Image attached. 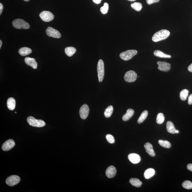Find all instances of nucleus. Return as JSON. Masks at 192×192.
Here are the masks:
<instances>
[{"label":"nucleus","mask_w":192,"mask_h":192,"mask_svg":"<svg viewBox=\"0 0 192 192\" xmlns=\"http://www.w3.org/2000/svg\"><path fill=\"white\" fill-rule=\"evenodd\" d=\"M170 34V31L167 30H160L153 35L152 41L154 42H157L166 39L169 36Z\"/></svg>","instance_id":"obj_1"},{"label":"nucleus","mask_w":192,"mask_h":192,"mask_svg":"<svg viewBox=\"0 0 192 192\" xmlns=\"http://www.w3.org/2000/svg\"><path fill=\"white\" fill-rule=\"evenodd\" d=\"M13 26L17 29H28L30 25L28 23L21 18H18L13 21Z\"/></svg>","instance_id":"obj_2"},{"label":"nucleus","mask_w":192,"mask_h":192,"mask_svg":"<svg viewBox=\"0 0 192 192\" xmlns=\"http://www.w3.org/2000/svg\"><path fill=\"white\" fill-rule=\"evenodd\" d=\"M27 121L29 125L33 127H41L45 126L46 123L41 119H37L33 117L30 116L28 117Z\"/></svg>","instance_id":"obj_3"},{"label":"nucleus","mask_w":192,"mask_h":192,"mask_svg":"<svg viewBox=\"0 0 192 192\" xmlns=\"http://www.w3.org/2000/svg\"><path fill=\"white\" fill-rule=\"evenodd\" d=\"M137 53V51L136 50H128L121 53L119 55V56L121 59L126 61L131 59Z\"/></svg>","instance_id":"obj_4"},{"label":"nucleus","mask_w":192,"mask_h":192,"mask_svg":"<svg viewBox=\"0 0 192 192\" xmlns=\"http://www.w3.org/2000/svg\"><path fill=\"white\" fill-rule=\"evenodd\" d=\"M97 75L99 82L102 81L104 76V64L103 60H99L97 65Z\"/></svg>","instance_id":"obj_5"},{"label":"nucleus","mask_w":192,"mask_h":192,"mask_svg":"<svg viewBox=\"0 0 192 192\" xmlns=\"http://www.w3.org/2000/svg\"><path fill=\"white\" fill-rule=\"evenodd\" d=\"M137 74L134 70H129L124 75V80L125 81L129 82H135L137 79Z\"/></svg>","instance_id":"obj_6"},{"label":"nucleus","mask_w":192,"mask_h":192,"mask_svg":"<svg viewBox=\"0 0 192 192\" xmlns=\"http://www.w3.org/2000/svg\"><path fill=\"white\" fill-rule=\"evenodd\" d=\"M40 17L42 21L48 22L53 21L54 18V16L53 13L49 11H43L40 13Z\"/></svg>","instance_id":"obj_7"},{"label":"nucleus","mask_w":192,"mask_h":192,"mask_svg":"<svg viewBox=\"0 0 192 192\" xmlns=\"http://www.w3.org/2000/svg\"><path fill=\"white\" fill-rule=\"evenodd\" d=\"M21 181V178L17 176L13 175L9 177L6 180V183L10 186L17 184Z\"/></svg>","instance_id":"obj_8"},{"label":"nucleus","mask_w":192,"mask_h":192,"mask_svg":"<svg viewBox=\"0 0 192 192\" xmlns=\"http://www.w3.org/2000/svg\"><path fill=\"white\" fill-rule=\"evenodd\" d=\"M46 33L48 36L55 38H60L61 37V35L59 31L50 27H48L47 28Z\"/></svg>","instance_id":"obj_9"},{"label":"nucleus","mask_w":192,"mask_h":192,"mask_svg":"<svg viewBox=\"0 0 192 192\" xmlns=\"http://www.w3.org/2000/svg\"><path fill=\"white\" fill-rule=\"evenodd\" d=\"M89 112L88 106L86 104H84L81 107L80 110V114L81 118L85 119L88 117Z\"/></svg>","instance_id":"obj_10"},{"label":"nucleus","mask_w":192,"mask_h":192,"mask_svg":"<svg viewBox=\"0 0 192 192\" xmlns=\"http://www.w3.org/2000/svg\"><path fill=\"white\" fill-rule=\"evenodd\" d=\"M157 64L158 65V69L161 71L168 72L171 70V64L166 62L158 61Z\"/></svg>","instance_id":"obj_11"},{"label":"nucleus","mask_w":192,"mask_h":192,"mask_svg":"<svg viewBox=\"0 0 192 192\" xmlns=\"http://www.w3.org/2000/svg\"><path fill=\"white\" fill-rule=\"evenodd\" d=\"M15 142L13 140L9 139L8 140L3 144L2 146V149L3 151H8L10 150L15 146Z\"/></svg>","instance_id":"obj_12"},{"label":"nucleus","mask_w":192,"mask_h":192,"mask_svg":"<svg viewBox=\"0 0 192 192\" xmlns=\"http://www.w3.org/2000/svg\"><path fill=\"white\" fill-rule=\"evenodd\" d=\"M117 172V169L114 166H111L108 167L106 170V175L108 178H112L115 176Z\"/></svg>","instance_id":"obj_13"},{"label":"nucleus","mask_w":192,"mask_h":192,"mask_svg":"<svg viewBox=\"0 0 192 192\" xmlns=\"http://www.w3.org/2000/svg\"><path fill=\"white\" fill-rule=\"evenodd\" d=\"M129 161L133 164H136L141 161V158L139 154L136 153H131L128 156Z\"/></svg>","instance_id":"obj_14"},{"label":"nucleus","mask_w":192,"mask_h":192,"mask_svg":"<svg viewBox=\"0 0 192 192\" xmlns=\"http://www.w3.org/2000/svg\"><path fill=\"white\" fill-rule=\"evenodd\" d=\"M25 61L27 65L31 67L33 69L37 68L38 63L34 58L26 57L25 58Z\"/></svg>","instance_id":"obj_15"},{"label":"nucleus","mask_w":192,"mask_h":192,"mask_svg":"<svg viewBox=\"0 0 192 192\" xmlns=\"http://www.w3.org/2000/svg\"><path fill=\"white\" fill-rule=\"evenodd\" d=\"M144 147L146 150V152L148 153L152 157L156 155L152 145L149 142H147L144 145Z\"/></svg>","instance_id":"obj_16"},{"label":"nucleus","mask_w":192,"mask_h":192,"mask_svg":"<svg viewBox=\"0 0 192 192\" xmlns=\"http://www.w3.org/2000/svg\"><path fill=\"white\" fill-rule=\"evenodd\" d=\"M7 106L10 110H13L16 108V101L13 97H10L7 101Z\"/></svg>","instance_id":"obj_17"},{"label":"nucleus","mask_w":192,"mask_h":192,"mask_svg":"<svg viewBox=\"0 0 192 192\" xmlns=\"http://www.w3.org/2000/svg\"><path fill=\"white\" fill-rule=\"evenodd\" d=\"M134 111L131 109H128L126 112V114L123 116L122 119L124 121H127L129 120L134 114Z\"/></svg>","instance_id":"obj_18"},{"label":"nucleus","mask_w":192,"mask_h":192,"mask_svg":"<svg viewBox=\"0 0 192 192\" xmlns=\"http://www.w3.org/2000/svg\"><path fill=\"white\" fill-rule=\"evenodd\" d=\"M18 53L21 56H24L30 54L32 53V50L27 47H23L18 50Z\"/></svg>","instance_id":"obj_19"},{"label":"nucleus","mask_w":192,"mask_h":192,"mask_svg":"<svg viewBox=\"0 0 192 192\" xmlns=\"http://www.w3.org/2000/svg\"><path fill=\"white\" fill-rule=\"evenodd\" d=\"M166 129L168 132L171 134H176L175 131L176 129L175 128L174 124L171 121H168L166 123Z\"/></svg>","instance_id":"obj_20"},{"label":"nucleus","mask_w":192,"mask_h":192,"mask_svg":"<svg viewBox=\"0 0 192 192\" xmlns=\"http://www.w3.org/2000/svg\"><path fill=\"white\" fill-rule=\"evenodd\" d=\"M155 171L153 168H149L146 170L144 173V177L146 179H149L154 176Z\"/></svg>","instance_id":"obj_21"},{"label":"nucleus","mask_w":192,"mask_h":192,"mask_svg":"<svg viewBox=\"0 0 192 192\" xmlns=\"http://www.w3.org/2000/svg\"><path fill=\"white\" fill-rule=\"evenodd\" d=\"M76 50V48L74 47H68L65 48V53L67 56L71 57L75 54Z\"/></svg>","instance_id":"obj_22"},{"label":"nucleus","mask_w":192,"mask_h":192,"mask_svg":"<svg viewBox=\"0 0 192 192\" xmlns=\"http://www.w3.org/2000/svg\"><path fill=\"white\" fill-rule=\"evenodd\" d=\"M155 56L160 57V58H171V56L169 55L166 54L162 51L159 50H155L154 52Z\"/></svg>","instance_id":"obj_23"},{"label":"nucleus","mask_w":192,"mask_h":192,"mask_svg":"<svg viewBox=\"0 0 192 192\" xmlns=\"http://www.w3.org/2000/svg\"><path fill=\"white\" fill-rule=\"evenodd\" d=\"M129 182L133 186L137 188L140 187L142 184V182L137 178H131L129 180Z\"/></svg>","instance_id":"obj_24"},{"label":"nucleus","mask_w":192,"mask_h":192,"mask_svg":"<svg viewBox=\"0 0 192 192\" xmlns=\"http://www.w3.org/2000/svg\"><path fill=\"white\" fill-rule=\"evenodd\" d=\"M148 115V112L147 110H144L141 114L137 120L138 124L142 123L145 120Z\"/></svg>","instance_id":"obj_25"},{"label":"nucleus","mask_w":192,"mask_h":192,"mask_svg":"<svg viewBox=\"0 0 192 192\" xmlns=\"http://www.w3.org/2000/svg\"><path fill=\"white\" fill-rule=\"evenodd\" d=\"M113 112V107L112 105L109 106L105 109L104 113V116L106 117H110L112 116Z\"/></svg>","instance_id":"obj_26"},{"label":"nucleus","mask_w":192,"mask_h":192,"mask_svg":"<svg viewBox=\"0 0 192 192\" xmlns=\"http://www.w3.org/2000/svg\"><path fill=\"white\" fill-rule=\"evenodd\" d=\"M188 90L186 89L182 90L180 93V97L181 100L183 101L186 100L188 97Z\"/></svg>","instance_id":"obj_27"},{"label":"nucleus","mask_w":192,"mask_h":192,"mask_svg":"<svg viewBox=\"0 0 192 192\" xmlns=\"http://www.w3.org/2000/svg\"><path fill=\"white\" fill-rule=\"evenodd\" d=\"M158 143L161 146L166 149H169L171 147V143L168 141L159 140L158 141Z\"/></svg>","instance_id":"obj_28"},{"label":"nucleus","mask_w":192,"mask_h":192,"mask_svg":"<svg viewBox=\"0 0 192 192\" xmlns=\"http://www.w3.org/2000/svg\"><path fill=\"white\" fill-rule=\"evenodd\" d=\"M131 6L133 9L138 11H140L142 8V4L139 2H134L132 3L131 4Z\"/></svg>","instance_id":"obj_29"},{"label":"nucleus","mask_w":192,"mask_h":192,"mask_svg":"<svg viewBox=\"0 0 192 192\" xmlns=\"http://www.w3.org/2000/svg\"><path fill=\"white\" fill-rule=\"evenodd\" d=\"M165 120V117L162 113H159L156 117V121L158 124H161L163 123Z\"/></svg>","instance_id":"obj_30"},{"label":"nucleus","mask_w":192,"mask_h":192,"mask_svg":"<svg viewBox=\"0 0 192 192\" xmlns=\"http://www.w3.org/2000/svg\"><path fill=\"white\" fill-rule=\"evenodd\" d=\"M182 186L183 188L187 189H192V183L190 181H185L183 182Z\"/></svg>","instance_id":"obj_31"},{"label":"nucleus","mask_w":192,"mask_h":192,"mask_svg":"<svg viewBox=\"0 0 192 192\" xmlns=\"http://www.w3.org/2000/svg\"><path fill=\"white\" fill-rule=\"evenodd\" d=\"M109 6L107 3H104V6L100 8V11L102 14H107L108 11Z\"/></svg>","instance_id":"obj_32"},{"label":"nucleus","mask_w":192,"mask_h":192,"mask_svg":"<svg viewBox=\"0 0 192 192\" xmlns=\"http://www.w3.org/2000/svg\"><path fill=\"white\" fill-rule=\"evenodd\" d=\"M106 138L108 142L110 143V144H114V142H115V139H114L113 136L111 135L110 134H107L106 136Z\"/></svg>","instance_id":"obj_33"},{"label":"nucleus","mask_w":192,"mask_h":192,"mask_svg":"<svg viewBox=\"0 0 192 192\" xmlns=\"http://www.w3.org/2000/svg\"><path fill=\"white\" fill-rule=\"evenodd\" d=\"M148 4L151 5L153 3L159 2L160 0H146Z\"/></svg>","instance_id":"obj_34"},{"label":"nucleus","mask_w":192,"mask_h":192,"mask_svg":"<svg viewBox=\"0 0 192 192\" xmlns=\"http://www.w3.org/2000/svg\"><path fill=\"white\" fill-rule=\"evenodd\" d=\"M188 103L190 105L192 104V94H191L188 97Z\"/></svg>","instance_id":"obj_35"},{"label":"nucleus","mask_w":192,"mask_h":192,"mask_svg":"<svg viewBox=\"0 0 192 192\" xmlns=\"http://www.w3.org/2000/svg\"><path fill=\"white\" fill-rule=\"evenodd\" d=\"M187 169L189 171H192V164H189L188 165Z\"/></svg>","instance_id":"obj_36"},{"label":"nucleus","mask_w":192,"mask_h":192,"mask_svg":"<svg viewBox=\"0 0 192 192\" xmlns=\"http://www.w3.org/2000/svg\"><path fill=\"white\" fill-rule=\"evenodd\" d=\"M3 9V6L1 3H0V15H1Z\"/></svg>","instance_id":"obj_37"},{"label":"nucleus","mask_w":192,"mask_h":192,"mask_svg":"<svg viewBox=\"0 0 192 192\" xmlns=\"http://www.w3.org/2000/svg\"><path fill=\"white\" fill-rule=\"evenodd\" d=\"M102 1V0H92V1H93V2L97 4H100Z\"/></svg>","instance_id":"obj_38"},{"label":"nucleus","mask_w":192,"mask_h":192,"mask_svg":"<svg viewBox=\"0 0 192 192\" xmlns=\"http://www.w3.org/2000/svg\"><path fill=\"white\" fill-rule=\"evenodd\" d=\"M188 70L190 72H192V63L188 67Z\"/></svg>","instance_id":"obj_39"},{"label":"nucleus","mask_w":192,"mask_h":192,"mask_svg":"<svg viewBox=\"0 0 192 192\" xmlns=\"http://www.w3.org/2000/svg\"><path fill=\"white\" fill-rule=\"evenodd\" d=\"M2 43L1 40H0V48H1V46H2Z\"/></svg>","instance_id":"obj_40"},{"label":"nucleus","mask_w":192,"mask_h":192,"mask_svg":"<svg viewBox=\"0 0 192 192\" xmlns=\"http://www.w3.org/2000/svg\"><path fill=\"white\" fill-rule=\"evenodd\" d=\"M127 1H136V0H127Z\"/></svg>","instance_id":"obj_41"},{"label":"nucleus","mask_w":192,"mask_h":192,"mask_svg":"<svg viewBox=\"0 0 192 192\" xmlns=\"http://www.w3.org/2000/svg\"><path fill=\"white\" fill-rule=\"evenodd\" d=\"M178 132H179V131H178V130H176V131H175V133H178Z\"/></svg>","instance_id":"obj_42"},{"label":"nucleus","mask_w":192,"mask_h":192,"mask_svg":"<svg viewBox=\"0 0 192 192\" xmlns=\"http://www.w3.org/2000/svg\"><path fill=\"white\" fill-rule=\"evenodd\" d=\"M23 1H30V0H23Z\"/></svg>","instance_id":"obj_43"}]
</instances>
